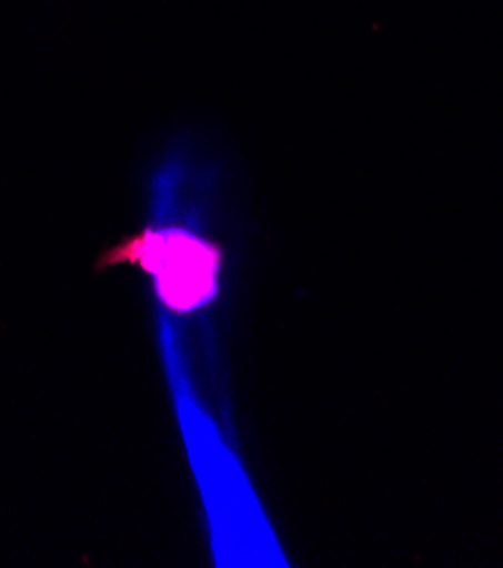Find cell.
I'll use <instances>...</instances> for the list:
<instances>
[{"label":"cell","mask_w":503,"mask_h":568,"mask_svg":"<svg viewBox=\"0 0 503 568\" xmlns=\"http://www.w3.org/2000/svg\"><path fill=\"white\" fill-rule=\"evenodd\" d=\"M161 326L165 369L173 381L178 422L209 515L218 566H286V557L279 550L239 458L187 387L171 322L163 317Z\"/></svg>","instance_id":"cell-1"},{"label":"cell","mask_w":503,"mask_h":568,"mask_svg":"<svg viewBox=\"0 0 503 568\" xmlns=\"http://www.w3.org/2000/svg\"><path fill=\"white\" fill-rule=\"evenodd\" d=\"M184 182V159H165L152 178V220L109 247L95 265H137L150 276L163 311L178 315L198 313L218 300L225 263L220 243L200 230L198 220H189Z\"/></svg>","instance_id":"cell-2"}]
</instances>
